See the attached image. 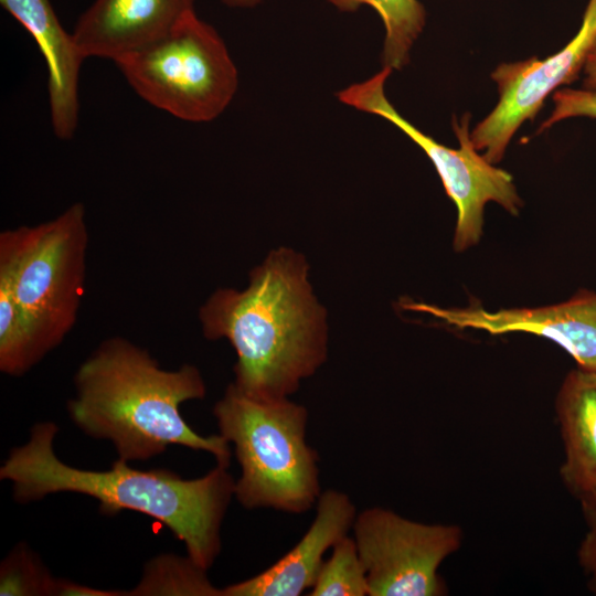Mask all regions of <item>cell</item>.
Here are the masks:
<instances>
[{
	"label": "cell",
	"mask_w": 596,
	"mask_h": 596,
	"mask_svg": "<svg viewBox=\"0 0 596 596\" xmlns=\"http://www.w3.org/2000/svg\"><path fill=\"white\" fill-rule=\"evenodd\" d=\"M58 426L40 422L29 439L10 450L0 479L12 485L13 499L30 503L58 492L95 498L103 514L121 510L147 514L164 524L185 545L188 556L209 571L222 549L221 528L234 497L228 468L183 479L168 469L139 470L117 459L108 470H86L63 462L54 453Z\"/></svg>",
	"instance_id": "cell-1"
},
{
	"label": "cell",
	"mask_w": 596,
	"mask_h": 596,
	"mask_svg": "<svg viewBox=\"0 0 596 596\" xmlns=\"http://www.w3.org/2000/svg\"><path fill=\"white\" fill-rule=\"evenodd\" d=\"M199 318L207 339L232 344L233 383L257 397H289L327 359L324 309L305 257L290 248L269 253L244 290H215Z\"/></svg>",
	"instance_id": "cell-2"
},
{
	"label": "cell",
	"mask_w": 596,
	"mask_h": 596,
	"mask_svg": "<svg viewBox=\"0 0 596 596\" xmlns=\"http://www.w3.org/2000/svg\"><path fill=\"white\" fill-rule=\"evenodd\" d=\"M67 411L84 434L109 440L119 459L145 461L179 445L211 454L228 468L231 444L220 434L202 436L184 421L180 406L202 400L206 387L191 364L159 366L150 353L123 337L104 340L79 365Z\"/></svg>",
	"instance_id": "cell-3"
},
{
	"label": "cell",
	"mask_w": 596,
	"mask_h": 596,
	"mask_svg": "<svg viewBox=\"0 0 596 596\" xmlns=\"http://www.w3.org/2000/svg\"><path fill=\"white\" fill-rule=\"evenodd\" d=\"M213 415L241 467L234 498L242 507L291 514L316 507L322 492L319 455L307 443L306 406L289 397H257L231 383Z\"/></svg>",
	"instance_id": "cell-4"
},
{
	"label": "cell",
	"mask_w": 596,
	"mask_h": 596,
	"mask_svg": "<svg viewBox=\"0 0 596 596\" xmlns=\"http://www.w3.org/2000/svg\"><path fill=\"white\" fill-rule=\"evenodd\" d=\"M87 246L82 203L44 223L0 234V292L20 312L35 365L76 323L85 291Z\"/></svg>",
	"instance_id": "cell-5"
},
{
	"label": "cell",
	"mask_w": 596,
	"mask_h": 596,
	"mask_svg": "<svg viewBox=\"0 0 596 596\" xmlns=\"http://www.w3.org/2000/svg\"><path fill=\"white\" fill-rule=\"evenodd\" d=\"M115 64L143 100L190 123L217 118L238 86L223 39L194 10L167 35Z\"/></svg>",
	"instance_id": "cell-6"
},
{
	"label": "cell",
	"mask_w": 596,
	"mask_h": 596,
	"mask_svg": "<svg viewBox=\"0 0 596 596\" xmlns=\"http://www.w3.org/2000/svg\"><path fill=\"white\" fill-rule=\"evenodd\" d=\"M391 72L392 68L383 66L366 81L339 92L338 98L355 109L389 120L423 149L457 207L454 247L456 252H462L479 242L488 202H497L509 213L518 215L522 201L512 175L477 152L470 138L469 116L459 124L455 123L460 145L457 149L437 142L405 119L385 95V83Z\"/></svg>",
	"instance_id": "cell-7"
},
{
	"label": "cell",
	"mask_w": 596,
	"mask_h": 596,
	"mask_svg": "<svg viewBox=\"0 0 596 596\" xmlns=\"http://www.w3.org/2000/svg\"><path fill=\"white\" fill-rule=\"evenodd\" d=\"M352 531L369 596L445 594L438 568L460 546L462 533L457 525L422 523L372 507L358 512Z\"/></svg>",
	"instance_id": "cell-8"
},
{
	"label": "cell",
	"mask_w": 596,
	"mask_h": 596,
	"mask_svg": "<svg viewBox=\"0 0 596 596\" xmlns=\"http://www.w3.org/2000/svg\"><path fill=\"white\" fill-rule=\"evenodd\" d=\"M595 41L596 0H589L579 30L561 51L544 60L503 63L493 71L498 104L470 132L475 148L483 150L489 162L503 158L515 131L536 116L551 93L577 77Z\"/></svg>",
	"instance_id": "cell-9"
},
{
	"label": "cell",
	"mask_w": 596,
	"mask_h": 596,
	"mask_svg": "<svg viewBox=\"0 0 596 596\" xmlns=\"http://www.w3.org/2000/svg\"><path fill=\"white\" fill-rule=\"evenodd\" d=\"M401 307L459 329L543 337L562 347L578 368L596 371V292L590 290L581 289L566 301L538 308L489 311L476 301L465 308H444L409 299L401 300Z\"/></svg>",
	"instance_id": "cell-10"
},
{
	"label": "cell",
	"mask_w": 596,
	"mask_h": 596,
	"mask_svg": "<svg viewBox=\"0 0 596 596\" xmlns=\"http://www.w3.org/2000/svg\"><path fill=\"white\" fill-rule=\"evenodd\" d=\"M356 514L345 492L322 491L315 518L300 540L266 570L223 588V596H300L312 587L326 553L349 535Z\"/></svg>",
	"instance_id": "cell-11"
},
{
	"label": "cell",
	"mask_w": 596,
	"mask_h": 596,
	"mask_svg": "<svg viewBox=\"0 0 596 596\" xmlns=\"http://www.w3.org/2000/svg\"><path fill=\"white\" fill-rule=\"evenodd\" d=\"M194 0H95L72 32L85 58L115 63L167 35Z\"/></svg>",
	"instance_id": "cell-12"
},
{
	"label": "cell",
	"mask_w": 596,
	"mask_h": 596,
	"mask_svg": "<svg viewBox=\"0 0 596 596\" xmlns=\"http://www.w3.org/2000/svg\"><path fill=\"white\" fill-rule=\"evenodd\" d=\"M36 43L47 68V94L53 131L74 136L78 123V78L85 60L73 34L62 26L49 0H0Z\"/></svg>",
	"instance_id": "cell-13"
},
{
	"label": "cell",
	"mask_w": 596,
	"mask_h": 596,
	"mask_svg": "<svg viewBox=\"0 0 596 596\" xmlns=\"http://www.w3.org/2000/svg\"><path fill=\"white\" fill-rule=\"evenodd\" d=\"M555 408L565 454L561 476L581 499L596 485V371L572 370L558 391Z\"/></svg>",
	"instance_id": "cell-14"
},
{
	"label": "cell",
	"mask_w": 596,
	"mask_h": 596,
	"mask_svg": "<svg viewBox=\"0 0 596 596\" xmlns=\"http://www.w3.org/2000/svg\"><path fill=\"white\" fill-rule=\"evenodd\" d=\"M338 10L354 12L362 6L373 8L384 24L383 66L401 70L424 29L426 13L418 0H328Z\"/></svg>",
	"instance_id": "cell-15"
},
{
	"label": "cell",
	"mask_w": 596,
	"mask_h": 596,
	"mask_svg": "<svg viewBox=\"0 0 596 596\" xmlns=\"http://www.w3.org/2000/svg\"><path fill=\"white\" fill-rule=\"evenodd\" d=\"M206 572L188 555H159L146 564L140 583L125 595L223 596Z\"/></svg>",
	"instance_id": "cell-16"
},
{
	"label": "cell",
	"mask_w": 596,
	"mask_h": 596,
	"mask_svg": "<svg viewBox=\"0 0 596 596\" xmlns=\"http://www.w3.org/2000/svg\"><path fill=\"white\" fill-rule=\"evenodd\" d=\"M309 596H369L366 572L353 536H344L324 558Z\"/></svg>",
	"instance_id": "cell-17"
},
{
	"label": "cell",
	"mask_w": 596,
	"mask_h": 596,
	"mask_svg": "<svg viewBox=\"0 0 596 596\" xmlns=\"http://www.w3.org/2000/svg\"><path fill=\"white\" fill-rule=\"evenodd\" d=\"M60 581L51 576L25 543H20L1 564L0 595H57Z\"/></svg>",
	"instance_id": "cell-18"
},
{
	"label": "cell",
	"mask_w": 596,
	"mask_h": 596,
	"mask_svg": "<svg viewBox=\"0 0 596 596\" xmlns=\"http://www.w3.org/2000/svg\"><path fill=\"white\" fill-rule=\"evenodd\" d=\"M554 108L550 117L542 123L540 130L571 117H590L596 119V89L563 88L554 92Z\"/></svg>",
	"instance_id": "cell-19"
},
{
	"label": "cell",
	"mask_w": 596,
	"mask_h": 596,
	"mask_svg": "<svg viewBox=\"0 0 596 596\" xmlns=\"http://www.w3.org/2000/svg\"><path fill=\"white\" fill-rule=\"evenodd\" d=\"M588 524L582 544L578 550V560L581 566L589 576V584L593 592L596 594V513L584 512Z\"/></svg>",
	"instance_id": "cell-20"
},
{
	"label": "cell",
	"mask_w": 596,
	"mask_h": 596,
	"mask_svg": "<svg viewBox=\"0 0 596 596\" xmlns=\"http://www.w3.org/2000/svg\"><path fill=\"white\" fill-rule=\"evenodd\" d=\"M583 70L585 86L589 89H596V41L588 53Z\"/></svg>",
	"instance_id": "cell-21"
},
{
	"label": "cell",
	"mask_w": 596,
	"mask_h": 596,
	"mask_svg": "<svg viewBox=\"0 0 596 596\" xmlns=\"http://www.w3.org/2000/svg\"><path fill=\"white\" fill-rule=\"evenodd\" d=\"M584 512H595L596 513V485L586 496L579 499Z\"/></svg>",
	"instance_id": "cell-22"
},
{
	"label": "cell",
	"mask_w": 596,
	"mask_h": 596,
	"mask_svg": "<svg viewBox=\"0 0 596 596\" xmlns=\"http://www.w3.org/2000/svg\"><path fill=\"white\" fill-rule=\"evenodd\" d=\"M222 2L233 8H253L262 2V0H222Z\"/></svg>",
	"instance_id": "cell-23"
}]
</instances>
